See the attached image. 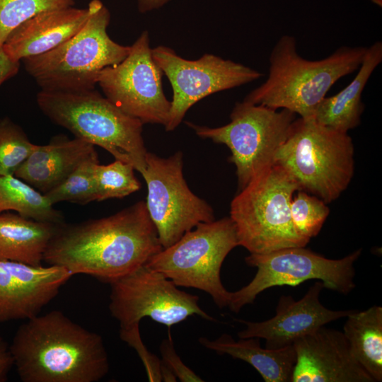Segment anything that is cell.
<instances>
[{"instance_id":"1","label":"cell","mask_w":382,"mask_h":382,"mask_svg":"<svg viewBox=\"0 0 382 382\" xmlns=\"http://www.w3.org/2000/svg\"><path fill=\"white\" fill-rule=\"evenodd\" d=\"M146 203L107 217L59 224L44 254L47 265L110 283L145 265L162 250Z\"/></svg>"},{"instance_id":"2","label":"cell","mask_w":382,"mask_h":382,"mask_svg":"<svg viewBox=\"0 0 382 382\" xmlns=\"http://www.w3.org/2000/svg\"><path fill=\"white\" fill-rule=\"evenodd\" d=\"M9 349L23 382H97L110 368L102 337L60 311L26 320Z\"/></svg>"},{"instance_id":"3","label":"cell","mask_w":382,"mask_h":382,"mask_svg":"<svg viewBox=\"0 0 382 382\" xmlns=\"http://www.w3.org/2000/svg\"><path fill=\"white\" fill-rule=\"evenodd\" d=\"M366 50L344 46L324 59L308 60L297 52L294 37L283 35L270 53L267 79L243 101L286 109L304 119L314 118L318 105L332 85L358 70Z\"/></svg>"},{"instance_id":"4","label":"cell","mask_w":382,"mask_h":382,"mask_svg":"<svg viewBox=\"0 0 382 382\" xmlns=\"http://www.w3.org/2000/svg\"><path fill=\"white\" fill-rule=\"evenodd\" d=\"M42 113L75 137L130 163L141 174L147 153L143 124L116 107L96 89L76 92L41 90L36 98Z\"/></svg>"},{"instance_id":"5","label":"cell","mask_w":382,"mask_h":382,"mask_svg":"<svg viewBox=\"0 0 382 382\" xmlns=\"http://www.w3.org/2000/svg\"><path fill=\"white\" fill-rule=\"evenodd\" d=\"M91 1L92 12L76 34L49 52L21 60L41 90H93L100 71L128 55L130 46L118 44L108 34V8L100 0Z\"/></svg>"},{"instance_id":"6","label":"cell","mask_w":382,"mask_h":382,"mask_svg":"<svg viewBox=\"0 0 382 382\" xmlns=\"http://www.w3.org/2000/svg\"><path fill=\"white\" fill-rule=\"evenodd\" d=\"M354 148L347 132L332 129L314 118H296L275 156L299 190L326 204L337 199L354 173Z\"/></svg>"},{"instance_id":"7","label":"cell","mask_w":382,"mask_h":382,"mask_svg":"<svg viewBox=\"0 0 382 382\" xmlns=\"http://www.w3.org/2000/svg\"><path fill=\"white\" fill-rule=\"evenodd\" d=\"M299 187L292 176L274 163L250 181L234 197L230 219L238 245L251 254L306 246L309 241L296 232L290 205Z\"/></svg>"},{"instance_id":"8","label":"cell","mask_w":382,"mask_h":382,"mask_svg":"<svg viewBox=\"0 0 382 382\" xmlns=\"http://www.w3.org/2000/svg\"><path fill=\"white\" fill-rule=\"evenodd\" d=\"M238 245L230 217L214 219L197 224L153 255L146 265L178 286L204 291L222 308L228 306L231 292L222 284L221 268L228 254Z\"/></svg>"},{"instance_id":"9","label":"cell","mask_w":382,"mask_h":382,"mask_svg":"<svg viewBox=\"0 0 382 382\" xmlns=\"http://www.w3.org/2000/svg\"><path fill=\"white\" fill-rule=\"evenodd\" d=\"M296 114L262 105L238 102L227 125L209 127L185 122L196 134L225 144L229 161L236 167L239 190L255 176L275 163L278 149L286 140Z\"/></svg>"},{"instance_id":"10","label":"cell","mask_w":382,"mask_h":382,"mask_svg":"<svg viewBox=\"0 0 382 382\" xmlns=\"http://www.w3.org/2000/svg\"><path fill=\"white\" fill-rule=\"evenodd\" d=\"M361 253V249H359L342 258L329 259L306 246L263 254L250 253L245 261L248 266L256 267L257 272L247 285L231 293L228 307L238 313L267 289L284 285L295 286L310 279L320 280L325 289L346 295L355 287L354 264Z\"/></svg>"},{"instance_id":"11","label":"cell","mask_w":382,"mask_h":382,"mask_svg":"<svg viewBox=\"0 0 382 382\" xmlns=\"http://www.w3.org/2000/svg\"><path fill=\"white\" fill-rule=\"evenodd\" d=\"M183 163L181 151L168 158L148 151L146 155L141 173L148 189L145 203L163 248L197 224L215 219L212 207L188 187Z\"/></svg>"},{"instance_id":"12","label":"cell","mask_w":382,"mask_h":382,"mask_svg":"<svg viewBox=\"0 0 382 382\" xmlns=\"http://www.w3.org/2000/svg\"><path fill=\"white\" fill-rule=\"evenodd\" d=\"M109 284L110 312L120 328L139 323L146 317L168 328L193 315L214 320L199 307L197 296L179 289L146 264Z\"/></svg>"},{"instance_id":"13","label":"cell","mask_w":382,"mask_h":382,"mask_svg":"<svg viewBox=\"0 0 382 382\" xmlns=\"http://www.w3.org/2000/svg\"><path fill=\"white\" fill-rule=\"evenodd\" d=\"M151 52L173 90L168 119L164 126L167 132L175 129L187 110L201 99L262 76V74L255 69L212 54L189 60L164 45L152 48Z\"/></svg>"},{"instance_id":"14","label":"cell","mask_w":382,"mask_h":382,"mask_svg":"<svg viewBox=\"0 0 382 382\" xmlns=\"http://www.w3.org/2000/svg\"><path fill=\"white\" fill-rule=\"evenodd\" d=\"M147 30L130 46L120 63L103 69L98 84L105 97L127 115L144 124L165 126L170 109L163 92V72L155 62Z\"/></svg>"},{"instance_id":"15","label":"cell","mask_w":382,"mask_h":382,"mask_svg":"<svg viewBox=\"0 0 382 382\" xmlns=\"http://www.w3.org/2000/svg\"><path fill=\"white\" fill-rule=\"evenodd\" d=\"M323 288V282L318 280L299 300L291 296H281L275 315L268 320H236L246 326L238 333V337L264 339L266 348L278 349L292 345L296 340L320 327L346 318L353 310L333 311L320 303V295Z\"/></svg>"},{"instance_id":"16","label":"cell","mask_w":382,"mask_h":382,"mask_svg":"<svg viewBox=\"0 0 382 382\" xmlns=\"http://www.w3.org/2000/svg\"><path fill=\"white\" fill-rule=\"evenodd\" d=\"M292 345L296 364L291 382H374L341 331L323 325Z\"/></svg>"},{"instance_id":"17","label":"cell","mask_w":382,"mask_h":382,"mask_svg":"<svg viewBox=\"0 0 382 382\" xmlns=\"http://www.w3.org/2000/svg\"><path fill=\"white\" fill-rule=\"evenodd\" d=\"M72 276L59 266L0 260V323L37 316Z\"/></svg>"},{"instance_id":"18","label":"cell","mask_w":382,"mask_h":382,"mask_svg":"<svg viewBox=\"0 0 382 382\" xmlns=\"http://www.w3.org/2000/svg\"><path fill=\"white\" fill-rule=\"evenodd\" d=\"M92 9L90 1L84 8L73 6L38 13L10 33L2 45L4 50L18 62L49 52L76 34Z\"/></svg>"},{"instance_id":"19","label":"cell","mask_w":382,"mask_h":382,"mask_svg":"<svg viewBox=\"0 0 382 382\" xmlns=\"http://www.w3.org/2000/svg\"><path fill=\"white\" fill-rule=\"evenodd\" d=\"M96 152L95 146L83 139L57 136L47 144L37 145L14 175L44 195Z\"/></svg>"},{"instance_id":"20","label":"cell","mask_w":382,"mask_h":382,"mask_svg":"<svg viewBox=\"0 0 382 382\" xmlns=\"http://www.w3.org/2000/svg\"><path fill=\"white\" fill-rule=\"evenodd\" d=\"M382 62V43L376 42L367 47L359 71L342 91L325 97L318 105L314 119L319 123L342 132L357 127L364 109L362 92L371 75Z\"/></svg>"},{"instance_id":"21","label":"cell","mask_w":382,"mask_h":382,"mask_svg":"<svg viewBox=\"0 0 382 382\" xmlns=\"http://www.w3.org/2000/svg\"><path fill=\"white\" fill-rule=\"evenodd\" d=\"M199 342L219 354H228L248 363L265 382H291L296 364L293 345L278 349L263 348L259 338H239L236 341L228 334L213 340L200 337Z\"/></svg>"},{"instance_id":"22","label":"cell","mask_w":382,"mask_h":382,"mask_svg":"<svg viewBox=\"0 0 382 382\" xmlns=\"http://www.w3.org/2000/svg\"><path fill=\"white\" fill-rule=\"evenodd\" d=\"M59 224L9 212L0 214V260L41 266Z\"/></svg>"},{"instance_id":"23","label":"cell","mask_w":382,"mask_h":382,"mask_svg":"<svg viewBox=\"0 0 382 382\" xmlns=\"http://www.w3.org/2000/svg\"><path fill=\"white\" fill-rule=\"evenodd\" d=\"M343 325L345 335L355 359L374 382L382 381V307L372 306L353 310Z\"/></svg>"},{"instance_id":"24","label":"cell","mask_w":382,"mask_h":382,"mask_svg":"<svg viewBox=\"0 0 382 382\" xmlns=\"http://www.w3.org/2000/svg\"><path fill=\"white\" fill-rule=\"evenodd\" d=\"M15 211L36 221L64 223V216L45 196L14 175H0V214Z\"/></svg>"},{"instance_id":"25","label":"cell","mask_w":382,"mask_h":382,"mask_svg":"<svg viewBox=\"0 0 382 382\" xmlns=\"http://www.w3.org/2000/svg\"><path fill=\"white\" fill-rule=\"evenodd\" d=\"M97 153L86 158L60 184L44 194L54 205L62 202L86 204L96 201L94 167L98 163Z\"/></svg>"},{"instance_id":"26","label":"cell","mask_w":382,"mask_h":382,"mask_svg":"<svg viewBox=\"0 0 382 382\" xmlns=\"http://www.w3.org/2000/svg\"><path fill=\"white\" fill-rule=\"evenodd\" d=\"M134 168L120 160L108 165L97 163L94 167L96 201L123 198L141 188L134 175Z\"/></svg>"},{"instance_id":"27","label":"cell","mask_w":382,"mask_h":382,"mask_svg":"<svg viewBox=\"0 0 382 382\" xmlns=\"http://www.w3.org/2000/svg\"><path fill=\"white\" fill-rule=\"evenodd\" d=\"M23 129L5 117L0 120V175H14L37 147Z\"/></svg>"},{"instance_id":"28","label":"cell","mask_w":382,"mask_h":382,"mask_svg":"<svg viewBox=\"0 0 382 382\" xmlns=\"http://www.w3.org/2000/svg\"><path fill=\"white\" fill-rule=\"evenodd\" d=\"M290 210L296 232L308 241L319 233L330 214L324 201L303 190L294 195Z\"/></svg>"},{"instance_id":"29","label":"cell","mask_w":382,"mask_h":382,"mask_svg":"<svg viewBox=\"0 0 382 382\" xmlns=\"http://www.w3.org/2000/svg\"><path fill=\"white\" fill-rule=\"evenodd\" d=\"M74 5L75 0H0V45L13 29L38 13Z\"/></svg>"},{"instance_id":"30","label":"cell","mask_w":382,"mask_h":382,"mask_svg":"<svg viewBox=\"0 0 382 382\" xmlns=\"http://www.w3.org/2000/svg\"><path fill=\"white\" fill-rule=\"evenodd\" d=\"M120 337L137 352L144 365L149 381H162L161 360L150 352L144 345L140 335L139 323L120 328Z\"/></svg>"},{"instance_id":"31","label":"cell","mask_w":382,"mask_h":382,"mask_svg":"<svg viewBox=\"0 0 382 382\" xmlns=\"http://www.w3.org/2000/svg\"><path fill=\"white\" fill-rule=\"evenodd\" d=\"M162 363L182 382H202L204 380L187 366L175 350L170 337L165 339L160 345Z\"/></svg>"},{"instance_id":"32","label":"cell","mask_w":382,"mask_h":382,"mask_svg":"<svg viewBox=\"0 0 382 382\" xmlns=\"http://www.w3.org/2000/svg\"><path fill=\"white\" fill-rule=\"evenodd\" d=\"M20 69V62L12 59L0 45V86L7 80L15 76Z\"/></svg>"},{"instance_id":"33","label":"cell","mask_w":382,"mask_h":382,"mask_svg":"<svg viewBox=\"0 0 382 382\" xmlns=\"http://www.w3.org/2000/svg\"><path fill=\"white\" fill-rule=\"evenodd\" d=\"M13 366V360L9 346L0 336V382H5L8 380V376Z\"/></svg>"},{"instance_id":"34","label":"cell","mask_w":382,"mask_h":382,"mask_svg":"<svg viewBox=\"0 0 382 382\" xmlns=\"http://www.w3.org/2000/svg\"><path fill=\"white\" fill-rule=\"evenodd\" d=\"M173 0H137V8L141 13L158 9Z\"/></svg>"},{"instance_id":"35","label":"cell","mask_w":382,"mask_h":382,"mask_svg":"<svg viewBox=\"0 0 382 382\" xmlns=\"http://www.w3.org/2000/svg\"><path fill=\"white\" fill-rule=\"evenodd\" d=\"M370 1L380 7L382 6V0H370Z\"/></svg>"}]
</instances>
